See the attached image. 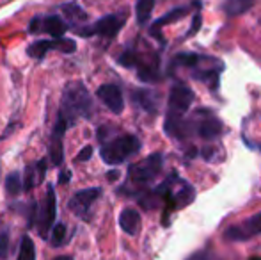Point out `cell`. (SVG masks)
Returning <instances> with one entry per match:
<instances>
[{
    "label": "cell",
    "instance_id": "7c38bea8",
    "mask_svg": "<svg viewBox=\"0 0 261 260\" xmlns=\"http://www.w3.org/2000/svg\"><path fill=\"white\" fill-rule=\"evenodd\" d=\"M96 94L105 104V107L109 109V111H112L114 114H121V112H123L124 100H123V93H121L119 86H116V84H103L101 87H98Z\"/></svg>",
    "mask_w": 261,
    "mask_h": 260
},
{
    "label": "cell",
    "instance_id": "277c9868",
    "mask_svg": "<svg viewBox=\"0 0 261 260\" xmlns=\"http://www.w3.org/2000/svg\"><path fill=\"white\" fill-rule=\"evenodd\" d=\"M162 168H164V159H162V155L160 153H153V155L146 157L141 162L130 166L128 177H130L132 184L146 185V184H151L158 175L162 173Z\"/></svg>",
    "mask_w": 261,
    "mask_h": 260
},
{
    "label": "cell",
    "instance_id": "f1b7e54d",
    "mask_svg": "<svg viewBox=\"0 0 261 260\" xmlns=\"http://www.w3.org/2000/svg\"><path fill=\"white\" fill-rule=\"evenodd\" d=\"M117 175H119L117 171H112V173H109V178L110 180H114V178H117Z\"/></svg>",
    "mask_w": 261,
    "mask_h": 260
},
{
    "label": "cell",
    "instance_id": "8992f818",
    "mask_svg": "<svg viewBox=\"0 0 261 260\" xmlns=\"http://www.w3.org/2000/svg\"><path fill=\"white\" fill-rule=\"evenodd\" d=\"M258 235H261V212L240 223H234V225L227 226L224 230V239L229 241V243H244V241H249Z\"/></svg>",
    "mask_w": 261,
    "mask_h": 260
},
{
    "label": "cell",
    "instance_id": "5bb4252c",
    "mask_svg": "<svg viewBox=\"0 0 261 260\" xmlns=\"http://www.w3.org/2000/svg\"><path fill=\"white\" fill-rule=\"evenodd\" d=\"M119 226L123 228L124 233H128V235H137V233L141 232V226H142L141 214H139L135 208H124V210L119 214Z\"/></svg>",
    "mask_w": 261,
    "mask_h": 260
},
{
    "label": "cell",
    "instance_id": "ffe728a7",
    "mask_svg": "<svg viewBox=\"0 0 261 260\" xmlns=\"http://www.w3.org/2000/svg\"><path fill=\"white\" fill-rule=\"evenodd\" d=\"M23 191V180L20 173H11L6 178V193L9 196H18Z\"/></svg>",
    "mask_w": 261,
    "mask_h": 260
},
{
    "label": "cell",
    "instance_id": "d4e9b609",
    "mask_svg": "<svg viewBox=\"0 0 261 260\" xmlns=\"http://www.w3.org/2000/svg\"><path fill=\"white\" fill-rule=\"evenodd\" d=\"M91 153H93V146H86V148H82L79 155H76V162H86V160H89Z\"/></svg>",
    "mask_w": 261,
    "mask_h": 260
},
{
    "label": "cell",
    "instance_id": "52a82bcc",
    "mask_svg": "<svg viewBox=\"0 0 261 260\" xmlns=\"http://www.w3.org/2000/svg\"><path fill=\"white\" fill-rule=\"evenodd\" d=\"M50 50H59L64 54H73L76 50V43L68 38H52V39H38L27 49V54L34 59L45 57Z\"/></svg>",
    "mask_w": 261,
    "mask_h": 260
},
{
    "label": "cell",
    "instance_id": "f546056e",
    "mask_svg": "<svg viewBox=\"0 0 261 260\" xmlns=\"http://www.w3.org/2000/svg\"><path fill=\"white\" fill-rule=\"evenodd\" d=\"M252 260H261V258H258V257H254V258H252Z\"/></svg>",
    "mask_w": 261,
    "mask_h": 260
},
{
    "label": "cell",
    "instance_id": "484cf974",
    "mask_svg": "<svg viewBox=\"0 0 261 260\" xmlns=\"http://www.w3.org/2000/svg\"><path fill=\"white\" fill-rule=\"evenodd\" d=\"M199 25H201V16H199V14H197V16H196V21H194V23H192V29H190L189 34H187V36L196 34V32L199 31Z\"/></svg>",
    "mask_w": 261,
    "mask_h": 260
},
{
    "label": "cell",
    "instance_id": "2e32d148",
    "mask_svg": "<svg viewBox=\"0 0 261 260\" xmlns=\"http://www.w3.org/2000/svg\"><path fill=\"white\" fill-rule=\"evenodd\" d=\"M134 102L139 104L142 109H146L148 112H156V94L151 93L148 89H137L132 93Z\"/></svg>",
    "mask_w": 261,
    "mask_h": 260
},
{
    "label": "cell",
    "instance_id": "30bf717a",
    "mask_svg": "<svg viewBox=\"0 0 261 260\" xmlns=\"http://www.w3.org/2000/svg\"><path fill=\"white\" fill-rule=\"evenodd\" d=\"M55 216H57V200H55V191L52 185H48L46 189V198L45 203H43L41 210L38 214V223H39V233L43 237L48 235L50 228L55 223Z\"/></svg>",
    "mask_w": 261,
    "mask_h": 260
},
{
    "label": "cell",
    "instance_id": "7a4b0ae2",
    "mask_svg": "<svg viewBox=\"0 0 261 260\" xmlns=\"http://www.w3.org/2000/svg\"><path fill=\"white\" fill-rule=\"evenodd\" d=\"M139 150H141V141H139L137 135L121 134V135H114L110 139H105L100 148V153H101V160L105 164L117 166V164L130 159L132 155H135Z\"/></svg>",
    "mask_w": 261,
    "mask_h": 260
},
{
    "label": "cell",
    "instance_id": "4316f807",
    "mask_svg": "<svg viewBox=\"0 0 261 260\" xmlns=\"http://www.w3.org/2000/svg\"><path fill=\"white\" fill-rule=\"evenodd\" d=\"M69 180V173H62L61 178H59V184H66Z\"/></svg>",
    "mask_w": 261,
    "mask_h": 260
},
{
    "label": "cell",
    "instance_id": "8fae6325",
    "mask_svg": "<svg viewBox=\"0 0 261 260\" xmlns=\"http://www.w3.org/2000/svg\"><path fill=\"white\" fill-rule=\"evenodd\" d=\"M66 129H68V122L59 114L57 123H55V129L52 132V137H50V145H48V155H50V160H52L54 166H59V164L62 162V155H64L62 139H64Z\"/></svg>",
    "mask_w": 261,
    "mask_h": 260
},
{
    "label": "cell",
    "instance_id": "9a60e30c",
    "mask_svg": "<svg viewBox=\"0 0 261 260\" xmlns=\"http://www.w3.org/2000/svg\"><path fill=\"white\" fill-rule=\"evenodd\" d=\"M61 13L71 21L73 25H82L84 21L87 20V13L75 2H69V4H62L61 6Z\"/></svg>",
    "mask_w": 261,
    "mask_h": 260
},
{
    "label": "cell",
    "instance_id": "6da1fadb",
    "mask_svg": "<svg viewBox=\"0 0 261 260\" xmlns=\"http://www.w3.org/2000/svg\"><path fill=\"white\" fill-rule=\"evenodd\" d=\"M59 114L69 123L79 118H91L93 114V98L82 82H68L62 91V107Z\"/></svg>",
    "mask_w": 261,
    "mask_h": 260
},
{
    "label": "cell",
    "instance_id": "5b68a950",
    "mask_svg": "<svg viewBox=\"0 0 261 260\" xmlns=\"http://www.w3.org/2000/svg\"><path fill=\"white\" fill-rule=\"evenodd\" d=\"M194 102V91L187 87L185 84H174L169 93L167 102V118L165 122H178L185 116Z\"/></svg>",
    "mask_w": 261,
    "mask_h": 260
},
{
    "label": "cell",
    "instance_id": "ba28073f",
    "mask_svg": "<svg viewBox=\"0 0 261 260\" xmlns=\"http://www.w3.org/2000/svg\"><path fill=\"white\" fill-rule=\"evenodd\" d=\"M68 31V23L59 14L50 16H36L29 23V32H45L52 38H62V34Z\"/></svg>",
    "mask_w": 261,
    "mask_h": 260
},
{
    "label": "cell",
    "instance_id": "ac0fdd59",
    "mask_svg": "<svg viewBox=\"0 0 261 260\" xmlns=\"http://www.w3.org/2000/svg\"><path fill=\"white\" fill-rule=\"evenodd\" d=\"M155 9V0H137L135 4V16H137V23L144 27L151 18V13Z\"/></svg>",
    "mask_w": 261,
    "mask_h": 260
},
{
    "label": "cell",
    "instance_id": "603a6c76",
    "mask_svg": "<svg viewBox=\"0 0 261 260\" xmlns=\"http://www.w3.org/2000/svg\"><path fill=\"white\" fill-rule=\"evenodd\" d=\"M187 260H219V257H217L212 250L204 248V250H199V251H196V253H192Z\"/></svg>",
    "mask_w": 261,
    "mask_h": 260
},
{
    "label": "cell",
    "instance_id": "3957f363",
    "mask_svg": "<svg viewBox=\"0 0 261 260\" xmlns=\"http://www.w3.org/2000/svg\"><path fill=\"white\" fill-rule=\"evenodd\" d=\"M124 21H126V14L124 13H114V14H107V16L100 18L98 21H94L93 25L86 29H79V36H101L105 41H112L119 31L123 29Z\"/></svg>",
    "mask_w": 261,
    "mask_h": 260
},
{
    "label": "cell",
    "instance_id": "e0dca14e",
    "mask_svg": "<svg viewBox=\"0 0 261 260\" xmlns=\"http://www.w3.org/2000/svg\"><path fill=\"white\" fill-rule=\"evenodd\" d=\"M256 4V0H226L224 2V13L227 16H240L245 11H249Z\"/></svg>",
    "mask_w": 261,
    "mask_h": 260
},
{
    "label": "cell",
    "instance_id": "7402d4cb",
    "mask_svg": "<svg viewBox=\"0 0 261 260\" xmlns=\"http://www.w3.org/2000/svg\"><path fill=\"white\" fill-rule=\"evenodd\" d=\"M64 241H66V225L59 223V225L54 226L52 244H54V246H61V244H64Z\"/></svg>",
    "mask_w": 261,
    "mask_h": 260
},
{
    "label": "cell",
    "instance_id": "44dd1931",
    "mask_svg": "<svg viewBox=\"0 0 261 260\" xmlns=\"http://www.w3.org/2000/svg\"><path fill=\"white\" fill-rule=\"evenodd\" d=\"M18 260H36V246L29 235H23V239H21Z\"/></svg>",
    "mask_w": 261,
    "mask_h": 260
},
{
    "label": "cell",
    "instance_id": "d6986e66",
    "mask_svg": "<svg viewBox=\"0 0 261 260\" xmlns=\"http://www.w3.org/2000/svg\"><path fill=\"white\" fill-rule=\"evenodd\" d=\"M187 13H189V7H174V9L169 11V13H165L164 16L158 18L155 23H153V32H156L162 25H167V23H172V21H176V20H181L183 16H187Z\"/></svg>",
    "mask_w": 261,
    "mask_h": 260
},
{
    "label": "cell",
    "instance_id": "83f0119b",
    "mask_svg": "<svg viewBox=\"0 0 261 260\" xmlns=\"http://www.w3.org/2000/svg\"><path fill=\"white\" fill-rule=\"evenodd\" d=\"M54 260H73V257H69V255H62V257H57Z\"/></svg>",
    "mask_w": 261,
    "mask_h": 260
},
{
    "label": "cell",
    "instance_id": "9c48e42d",
    "mask_svg": "<svg viewBox=\"0 0 261 260\" xmlns=\"http://www.w3.org/2000/svg\"><path fill=\"white\" fill-rule=\"evenodd\" d=\"M100 196H101L100 187L82 189V191L75 193L71 200H69V208H71L79 218L87 221V218H89V214H91V208H93V205L96 203V200Z\"/></svg>",
    "mask_w": 261,
    "mask_h": 260
},
{
    "label": "cell",
    "instance_id": "cb8c5ba5",
    "mask_svg": "<svg viewBox=\"0 0 261 260\" xmlns=\"http://www.w3.org/2000/svg\"><path fill=\"white\" fill-rule=\"evenodd\" d=\"M9 255V233H0V260H6Z\"/></svg>",
    "mask_w": 261,
    "mask_h": 260
},
{
    "label": "cell",
    "instance_id": "4fadbf2b",
    "mask_svg": "<svg viewBox=\"0 0 261 260\" xmlns=\"http://www.w3.org/2000/svg\"><path fill=\"white\" fill-rule=\"evenodd\" d=\"M46 175V162L45 160H38V162L31 164L25 170V177L21 178L23 180V191H31L36 185H39L43 180H45Z\"/></svg>",
    "mask_w": 261,
    "mask_h": 260
}]
</instances>
